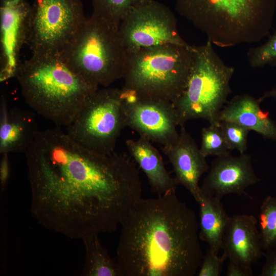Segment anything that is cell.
I'll return each instance as SVG.
<instances>
[{
    "label": "cell",
    "instance_id": "3957f363",
    "mask_svg": "<svg viewBox=\"0 0 276 276\" xmlns=\"http://www.w3.org/2000/svg\"><path fill=\"white\" fill-rule=\"evenodd\" d=\"M14 77L33 110L58 126H68L99 87L73 71L59 55H32L19 63Z\"/></svg>",
    "mask_w": 276,
    "mask_h": 276
},
{
    "label": "cell",
    "instance_id": "f546056e",
    "mask_svg": "<svg viewBox=\"0 0 276 276\" xmlns=\"http://www.w3.org/2000/svg\"><path fill=\"white\" fill-rule=\"evenodd\" d=\"M269 98L276 99V87L266 91L261 97L258 99V100L261 103L265 99Z\"/></svg>",
    "mask_w": 276,
    "mask_h": 276
},
{
    "label": "cell",
    "instance_id": "5bb4252c",
    "mask_svg": "<svg viewBox=\"0 0 276 276\" xmlns=\"http://www.w3.org/2000/svg\"><path fill=\"white\" fill-rule=\"evenodd\" d=\"M30 7L25 1L1 7V79L14 76L19 64V52L22 45L27 44V21Z\"/></svg>",
    "mask_w": 276,
    "mask_h": 276
},
{
    "label": "cell",
    "instance_id": "f1b7e54d",
    "mask_svg": "<svg viewBox=\"0 0 276 276\" xmlns=\"http://www.w3.org/2000/svg\"><path fill=\"white\" fill-rule=\"evenodd\" d=\"M8 154H2L1 163V180L2 186H4L7 180L9 173Z\"/></svg>",
    "mask_w": 276,
    "mask_h": 276
},
{
    "label": "cell",
    "instance_id": "8fae6325",
    "mask_svg": "<svg viewBox=\"0 0 276 276\" xmlns=\"http://www.w3.org/2000/svg\"><path fill=\"white\" fill-rule=\"evenodd\" d=\"M127 126L140 137L163 146L175 142L179 132L172 104L143 98L121 88Z\"/></svg>",
    "mask_w": 276,
    "mask_h": 276
},
{
    "label": "cell",
    "instance_id": "4dcf8cb0",
    "mask_svg": "<svg viewBox=\"0 0 276 276\" xmlns=\"http://www.w3.org/2000/svg\"><path fill=\"white\" fill-rule=\"evenodd\" d=\"M25 1V0H2V6H11L18 4L21 2Z\"/></svg>",
    "mask_w": 276,
    "mask_h": 276
},
{
    "label": "cell",
    "instance_id": "e0dca14e",
    "mask_svg": "<svg viewBox=\"0 0 276 276\" xmlns=\"http://www.w3.org/2000/svg\"><path fill=\"white\" fill-rule=\"evenodd\" d=\"M258 99L247 95L235 96L220 112L219 121L238 123L266 139L276 141V123L263 111Z\"/></svg>",
    "mask_w": 276,
    "mask_h": 276
},
{
    "label": "cell",
    "instance_id": "4316f807",
    "mask_svg": "<svg viewBox=\"0 0 276 276\" xmlns=\"http://www.w3.org/2000/svg\"><path fill=\"white\" fill-rule=\"evenodd\" d=\"M263 256L265 261L259 275L276 276V249L265 250Z\"/></svg>",
    "mask_w": 276,
    "mask_h": 276
},
{
    "label": "cell",
    "instance_id": "484cf974",
    "mask_svg": "<svg viewBox=\"0 0 276 276\" xmlns=\"http://www.w3.org/2000/svg\"><path fill=\"white\" fill-rule=\"evenodd\" d=\"M226 259L224 255L218 254L209 249L203 256L197 272L198 276H218L220 274L224 261Z\"/></svg>",
    "mask_w": 276,
    "mask_h": 276
},
{
    "label": "cell",
    "instance_id": "7c38bea8",
    "mask_svg": "<svg viewBox=\"0 0 276 276\" xmlns=\"http://www.w3.org/2000/svg\"><path fill=\"white\" fill-rule=\"evenodd\" d=\"M208 171L200 186L201 191L220 200L229 194H246L247 188L259 180L251 156L245 153L238 156L230 152L217 156Z\"/></svg>",
    "mask_w": 276,
    "mask_h": 276
},
{
    "label": "cell",
    "instance_id": "ac0fdd59",
    "mask_svg": "<svg viewBox=\"0 0 276 276\" xmlns=\"http://www.w3.org/2000/svg\"><path fill=\"white\" fill-rule=\"evenodd\" d=\"M125 144L130 155L147 177L153 191L158 195L176 189L174 178L167 170L163 158L148 140L128 139Z\"/></svg>",
    "mask_w": 276,
    "mask_h": 276
},
{
    "label": "cell",
    "instance_id": "8992f818",
    "mask_svg": "<svg viewBox=\"0 0 276 276\" xmlns=\"http://www.w3.org/2000/svg\"><path fill=\"white\" fill-rule=\"evenodd\" d=\"M207 40L193 45L192 63L185 87L172 104L178 126L201 119L218 124L221 111L231 93L230 81L235 72L225 64Z\"/></svg>",
    "mask_w": 276,
    "mask_h": 276
},
{
    "label": "cell",
    "instance_id": "9c48e42d",
    "mask_svg": "<svg viewBox=\"0 0 276 276\" xmlns=\"http://www.w3.org/2000/svg\"><path fill=\"white\" fill-rule=\"evenodd\" d=\"M86 18L80 0H34L27 21L32 55H58Z\"/></svg>",
    "mask_w": 276,
    "mask_h": 276
},
{
    "label": "cell",
    "instance_id": "83f0119b",
    "mask_svg": "<svg viewBox=\"0 0 276 276\" xmlns=\"http://www.w3.org/2000/svg\"><path fill=\"white\" fill-rule=\"evenodd\" d=\"M226 275L227 276H252L251 266L239 261L228 260Z\"/></svg>",
    "mask_w": 276,
    "mask_h": 276
},
{
    "label": "cell",
    "instance_id": "4fadbf2b",
    "mask_svg": "<svg viewBox=\"0 0 276 276\" xmlns=\"http://www.w3.org/2000/svg\"><path fill=\"white\" fill-rule=\"evenodd\" d=\"M162 150L172 166L176 184L185 187L197 202L201 193L199 180L210 167L184 126L180 127L177 140L163 146Z\"/></svg>",
    "mask_w": 276,
    "mask_h": 276
},
{
    "label": "cell",
    "instance_id": "6da1fadb",
    "mask_svg": "<svg viewBox=\"0 0 276 276\" xmlns=\"http://www.w3.org/2000/svg\"><path fill=\"white\" fill-rule=\"evenodd\" d=\"M25 154L33 216L70 238L115 230L142 197L139 170L128 156L92 151L59 127L39 130Z\"/></svg>",
    "mask_w": 276,
    "mask_h": 276
},
{
    "label": "cell",
    "instance_id": "2e32d148",
    "mask_svg": "<svg viewBox=\"0 0 276 276\" xmlns=\"http://www.w3.org/2000/svg\"><path fill=\"white\" fill-rule=\"evenodd\" d=\"M0 113L1 154L25 153L39 130L35 114L17 107L9 108L4 98Z\"/></svg>",
    "mask_w": 276,
    "mask_h": 276
},
{
    "label": "cell",
    "instance_id": "9a60e30c",
    "mask_svg": "<svg viewBox=\"0 0 276 276\" xmlns=\"http://www.w3.org/2000/svg\"><path fill=\"white\" fill-rule=\"evenodd\" d=\"M257 220L251 215L230 217L221 249L226 259L251 266L263 256Z\"/></svg>",
    "mask_w": 276,
    "mask_h": 276
},
{
    "label": "cell",
    "instance_id": "30bf717a",
    "mask_svg": "<svg viewBox=\"0 0 276 276\" xmlns=\"http://www.w3.org/2000/svg\"><path fill=\"white\" fill-rule=\"evenodd\" d=\"M119 31L128 53L168 44L190 45L180 36L172 11L155 0L132 9L121 22Z\"/></svg>",
    "mask_w": 276,
    "mask_h": 276
},
{
    "label": "cell",
    "instance_id": "603a6c76",
    "mask_svg": "<svg viewBox=\"0 0 276 276\" xmlns=\"http://www.w3.org/2000/svg\"><path fill=\"white\" fill-rule=\"evenodd\" d=\"M202 154L219 156L230 152V150L218 124H210L202 128L201 141L199 148Z\"/></svg>",
    "mask_w": 276,
    "mask_h": 276
},
{
    "label": "cell",
    "instance_id": "d6986e66",
    "mask_svg": "<svg viewBox=\"0 0 276 276\" xmlns=\"http://www.w3.org/2000/svg\"><path fill=\"white\" fill-rule=\"evenodd\" d=\"M199 205V238L209 245V249L218 254L230 217L221 200L201 191L197 202Z\"/></svg>",
    "mask_w": 276,
    "mask_h": 276
},
{
    "label": "cell",
    "instance_id": "5b68a950",
    "mask_svg": "<svg viewBox=\"0 0 276 276\" xmlns=\"http://www.w3.org/2000/svg\"><path fill=\"white\" fill-rule=\"evenodd\" d=\"M58 55L76 74L99 88L123 79L128 61L119 28L93 14Z\"/></svg>",
    "mask_w": 276,
    "mask_h": 276
},
{
    "label": "cell",
    "instance_id": "ba28073f",
    "mask_svg": "<svg viewBox=\"0 0 276 276\" xmlns=\"http://www.w3.org/2000/svg\"><path fill=\"white\" fill-rule=\"evenodd\" d=\"M126 127L121 89L106 87L90 95L66 127V133L83 147L109 155Z\"/></svg>",
    "mask_w": 276,
    "mask_h": 276
},
{
    "label": "cell",
    "instance_id": "7a4b0ae2",
    "mask_svg": "<svg viewBox=\"0 0 276 276\" xmlns=\"http://www.w3.org/2000/svg\"><path fill=\"white\" fill-rule=\"evenodd\" d=\"M117 262L122 276H193L203 257L199 222L176 189L140 198L120 224Z\"/></svg>",
    "mask_w": 276,
    "mask_h": 276
},
{
    "label": "cell",
    "instance_id": "ffe728a7",
    "mask_svg": "<svg viewBox=\"0 0 276 276\" xmlns=\"http://www.w3.org/2000/svg\"><path fill=\"white\" fill-rule=\"evenodd\" d=\"M94 234L83 238L85 249V261L81 275L122 276L117 261L113 260Z\"/></svg>",
    "mask_w": 276,
    "mask_h": 276
},
{
    "label": "cell",
    "instance_id": "44dd1931",
    "mask_svg": "<svg viewBox=\"0 0 276 276\" xmlns=\"http://www.w3.org/2000/svg\"><path fill=\"white\" fill-rule=\"evenodd\" d=\"M93 15L119 28L121 22L134 7L147 0H91Z\"/></svg>",
    "mask_w": 276,
    "mask_h": 276
},
{
    "label": "cell",
    "instance_id": "277c9868",
    "mask_svg": "<svg viewBox=\"0 0 276 276\" xmlns=\"http://www.w3.org/2000/svg\"><path fill=\"white\" fill-rule=\"evenodd\" d=\"M175 8L213 45L232 47L269 35L276 0H175Z\"/></svg>",
    "mask_w": 276,
    "mask_h": 276
},
{
    "label": "cell",
    "instance_id": "cb8c5ba5",
    "mask_svg": "<svg viewBox=\"0 0 276 276\" xmlns=\"http://www.w3.org/2000/svg\"><path fill=\"white\" fill-rule=\"evenodd\" d=\"M219 126L229 150H236L240 154L245 153L250 130L238 123L228 121H219Z\"/></svg>",
    "mask_w": 276,
    "mask_h": 276
},
{
    "label": "cell",
    "instance_id": "d4e9b609",
    "mask_svg": "<svg viewBox=\"0 0 276 276\" xmlns=\"http://www.w3.org/2000/svg\"><path fill=\"white\" fill-rule=\"evenodd\" d=\"M247 55L251 67L276 65V33L270 36L264 43L251 49Z\"/></svg>",
    "mask_w": 276,
    "mask_h": 276
},
{
    "label": "cell",
    "instance_id": "52a82bcc",
    "mask_svg": "<svg viewBox=\"0 0 276 276\" xmlns=\"http://www.w3.org/2000/svg\"><path fill=\"white\" fill-rule=\"evenodd\" d=\"M192 46L168 44L128 53L122 89L173 104L186 85Z\"/></svg>",
    "mask_w": 276,
    "mask_h": 276
},
{
    "label": "cell",
    "instance_id": "7402d4cb",
    "mask_svg": "<svg viewBox=\"0 0 276 276\" xmlns=\"http://www.w3.org/2000/svg\"><path fill=\"white\" fill-rule=\"evenodd\" d=\"M259 223L263 249H276V197L268 196L263 201Z\"/></svg>",
    "mask_w": 276,
    "mask_h": 276
}]
</instances>
